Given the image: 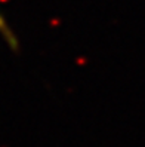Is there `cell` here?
<instances>
[{"label": "cell", "instance_id": "1", "mask_svg": "<svg viewBox=\"0 0 145 147\" xmlns=\"http://www.w3.org/2000/svg\"><path fill=\"white\" fill-rule=\"evenodd\" d=\"M0 39L5 42V45L12 52H19V39L16 36V33L13 31V28L9 25L2 11H0Z\"/></svg>", "mask_w": 145, "mask_h": 147}]
</instances>
